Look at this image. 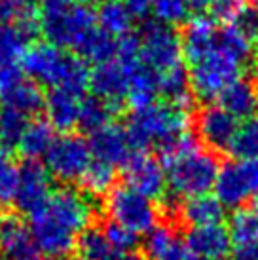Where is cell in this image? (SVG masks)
Listing matches in <instances>:
<instances>
[{
  "instance_id": "obj_11",
  "label": "cell",
  "mask_w": 258,
  "mask_h": 260,
  "mask_svg": "<svg viewBox=\"0 0 258 260\" xmlns=\"http://www.w3.org/2000/svg\"><path fill=\"white\" fill-rule=\"evenodd\" d=\"M29 230L44 260L69 258L78 245V236L55 222L44 209L30 215Z\"/></svg>"
},
{
  "instance_id": "obj_5",
  "label": "cell",
  "mask_w": 258,
  "mask_h": 260,
  "mask_svg": "<svg viewBox=\"0 0 258 260\" xmlns=\"http://www.w3.org/2000/svg\"><path fill=\"white\" fill-rule=\"evenodd\" d=\"M95 27V12L82 4H72L63 10H44L40 15V32L46 37V42L61 50H74Z\"/></svg>"
},
{
  "instance_id": "obj_51",
  "label": "cell",
  "mask_w": 258,
  "mask_h": 260,
  "mask_svg": "<svg viewBox=\"0 0 258 260\" xmlns=\"http://www.w3.org/2000/svg\"><path fill=\"white\" fill-rule=\"evenodd\" d=\"M95 2H99V0H76V4H82V6H93Z\"/></svg>"
},
{
  "instance_id": "obj_41",
  "label": "cell",
  "mask_w": 258,
  "mask_h": 260,
  "mask_svg": "<svg viewBox=\"0 0 258 260\" xmlns=\"http://www.w3.org/2000/svg\"><path fill=\"white\" fill-rule=\"evenodd\" d=\"M25 80L27 76L23 74L19 63H0V103Z\"/></svg>"
},
{
  "instance_id": "obj_45",
  "label": "cell",
  "mask_w": 258,
  "mask_h": 260,
  "mask_svg": "<svg viewBox=\"0 0 258 260\" xmlns=\"http://www.w3.org/2000/svg\"><path fill=\"white\" fill-rule=\"evenodd\" d=\"M123 4L127 8L129 15L133 17V21L135 19L143 21L152 14V0H123Z\"/></svg>"
},
{
  "instance_id": "obj_27",
  "label": "cell",
  "mask_w": 258,
  "mask_h": 260,
  "mask_svg": "<svg viewBox=\"0 0 258 260\" xmlns=\"http://www.w3.org/2000/svg\"><path fill=\"white\" fill-rule=\"evenodd\" d=\"M53 141H55V135L50 122L46 118H38L29 122L17 148L27 159H38L48 154Z\"/></svg>"
},
{
  "instance_id": "obj_54",
  "label": "cell",
  "mask_w": 258,
  "mask_h": 260,
  "mask_svg": "<svg viewBox=\"0 0 258 260\" xmlns=\"http://www.w3.org/2000/svg\"><path fill=\"white\" fill-rule=\"evenodd\" d=\"M114 2H123V0H114Z\"/></svg>"
},
{
  "instance_id": "obj_25",
  "label": "cell",
  "mask_w": 258,
  "mask_h": 260,
  "mask_svg": "<svg viewBox=\"0 0 258 260\" xmlns=\"http://www.w3.org/2000/svg\"><path fill=\"white\" fill-rule=\"evenodd\" d=\"M158 91L164 95L167 103L177 109L188 112L192 107L194 95L190 87V74L184 65L173 67L169 71L158 74Z\"/></svg>"
},
{
  "instance_id": "obj_30",
  "label": "cell",
  "mask_w": 258,
  "mask_h": 260,
  "mask_svg": "<svg viewBox=\"0 0 258 260\" xmlns=\"http://www.w3.org/2000/svg\"><path fill=\"white\" fill-rule=\"evenodd\" d=\"M118 110L112 109L110 105H107L105 101H101L93 95H87L80 99L78 107V125L84 131H87L89 135L99 131L101 127H105L112 122V116Z\"/></svg>"
},
{
  "instance_id": "obj_50",
  "label": "cell",
  "mask_w": 258,
  "mask_h": 260,
  "mask_svg": "<svg viewBox=\"0 0 258 260\" xmlns=\"http://www.w3.org/2000/svg\"><path fill=\"white\" fill-rule=\"evenodd\" d=\"M122 260H146V258H143V256H139V254H123L122 256Z\"/></svg>"
},
{
  "instance_id": "obj_20",
  "label": "cell",
  "mask_w": 258,
  "mask_h": 260,
  "mask_svg": "<svg viewBox=\"0 0 258 260\" xmlns=\"http://www.w3.org/2000/svg\"><path fill=\"white\" fill-rule=\"evenodd\" d=\"M184 241L201 260H226L232 251L228 226L224 224L190 228Z\"/></svg>"
},
{
  "instance_id": "obj_49",
  "label": "cell",
  "mask_w": 258,
  "mask_h": 260,
  "mask_svg": "<svg viewBox=\"0 0 258 260\" xmlns=\"http://www.w3.org/2000/svg\"><path fill=\"white\" fill-rule=\"evenodd\" d=\"M15 4H19V6H27V8H33V4L35 2H38V0H14Z\"/></svg>"
},
{
  "instance_id": "obj_37",
  "label": "cell",
  "mask_w": 258,
  "mask_h": 260,
  "mask_svg": "<svg viewBox=\"0 0 258 260\" xmlns=\"http://www.w3.org/2000/svg\"><path fill=\"white\" fill-rule=\"evenodd\" d=\"M186 0H152V15L164 25H179L188 17Z\"/></svg>"
},
{
  "instance_id": "obj_47",
  "label": "cell",
  "mask_w": 258,
  "mask_h": 260,
  "mask_svg": "<svg viewBox=\"0 0 258 260\" xmlns=\"http://www.w3.org/2000/svg\"><path fill=\"white\" fill-rule=\"evenodd\" d=\"M211 4H213V0H186L188 12L196 15H203L205 12H209Z\"/></svg>"
},
{
  "instance_id": "obj_15",
  "label": "cell",
  "mask_w": 258,
  "mask_h": 260,
  "mask_svg": "<svg viewBox=\"0 0 258 260\" xmlns=\"http://www.w3.org/2000/svg\"><path fill=\"white\" fill-rule=\"evenodd\" d=\"M87 145H89L93 159L112 167L123 166L129 156L133 154V148L129 145L127 133H125V125L114 122H110L108 125L101 127L99 131L91 133Z\"/></svg>"
},
{
  "instance_id": "obj_38",
  "label": "cell",
  "mask_w": 258,
  "mask_h": 260,
  "mask_svg": "<svg viewBox=\"0 0 258 260\" xmlns=\"http://www.w3.org/2000/svg\"><path fill=\"white\" fill-rule=\"evenodd\" d=\"M19 184V166L10 158L0 159V209L12 205Z\"/></svg>"
},
{
  "instance_id": "obj_33",
  "label": "cell",
  "mask_w": 258,
  "mask_h": 260,
  "mask_svg": "<svg viewBox=\"0 0 258 260\" xmlns=\"http://www.w3.org/2000/svg\"><path fill=\"white\" fill-rule=\"evenodd\" d=\"M228 152L241 161L258 158V118L245 120L237 125V131L230 143Z\"/></svg>"
},
{
  "instance_id": "obj_43",
  "label": "cell",
  "mask_w": 258,
  "mask_h": 260,
  "mask_svg": "<svg viewBox=\"0 0 258 260\" xmlns=\"http://www.w3.org/2000/svg\"><path fill=\"white\" fill-rule=\"evenodd\" d=\"M236 27L241 30L254 46H256L258 44V8L256 6H245L241 15L237 17Z\"/></svg>"
},
{
  "instance_id": "obj_36",
  "label": "cell",
  "mask_w": 258,
  "mask_h": 260,
  "mask_svg": "<svg viewBox=\"0 0 258 260\" xmlns=\"http://www.w3.org/2000/svg\"><path fill=\"white\" fill-rule=\"evenodd\" d=\"M29 125L27 116L10 109V107H0V145L6 148H15L21 141L23 133Z\"/></svg>"
},
{
  "instance_id": "obj_52",
  "label": "cell",
  "mask_w": 258,
  "mask_h": 260,
  "mask_svg": "<svg viewBox=\"0 0 258 260\" xmlns=\"http://www.w3.org/2000/svg\"><path fill=\"white\" fill-rule=\"evenodd\" d=\"M252 211L258 215V194H256V198H254V202H252Z\"/></svg>"
},
{
  "instance_id": "obj_26",
  "label": "cell",
  "mask_w": 258,
  "mask_h": 260,
  "mask_svg": "<svg viewBox=\"0 0 258 260\" xmlns=\"http://www.w3.org/2000/svg\"><path fill=\"white\" fill-rule=\"evenodd\" d=\"M76 57H80L84 63L101 65L116 59V38L107 35L105 30L95 27L89 35L84 37V40L74 48Z\"/></svg>"
},
{
  "instance_id": "obj_14",
  "label": "cell",
  "mask_w": 258,
  "mask_h": 260,
  "mask_svg": "<svg viewBox=\"0 0 258 260\" xmlns=\"http://www.w3.org/2000/svg\"><path fill=\"white\" fill-rule=\"evenodd\" d=\"M237 120L218 105H205L196 116V131L201 143L211 150H228L237 131Z\"/></svg>"
},
{
  "instance_id": "obj_53",
  "label": "cell",
  "mask_w": 258,
  "mask_h": 260,
  "mask_svg": "<svg viewBox=\"0 0 258 260\" xmlns=\"http://www.w3.org/2000/svg\"><path fill=\"white\" fill-rule=\"evenodd\" d=\"M245 2H249L251 6H256L258 8V0H245Z\"/></svg>"
},
{
  "instance_id": "obj_48",
  "label": "cell",
  "mask_w": 258,
  "mask_h": 260,
  "mask_svg": "<svg viewBox=\"0 0 258 260\" xmlns=\"http://www.w3.org/2000/svg\"><path fill=\"white\" fill-rule=\"evenodd\" d=\"M72 4H76V0H42L44 10H63Z\"/></svg>"
},
{
  "instance_id": "obj_44",
  "label": "cell",
  "mask_w": 258,
  "mask_h": 260,
  "mask_svg": "<svg viewBox=\"0 0 258 260\" xmlns=\"http://www.w3.org/2000/svg\"><path fill=\"white\" fill-rule=\"evenodd\" d=\"M27 6H19L14 0H0V27L2 25H14Z\"/></svg>"
},
{
  "instance_id": "obj_42",
  "label": "cell",
  "mask_w": 258,
  "mask_h": 260,
  "mask_svg": "<svg viewBox=\"0 0 258 260\" xmlns=\"http://www.w3.org/2000/svg\"><path fill=\"white\" fill-rule=\"evenodd\" d=\"M141 57V38L135 32H129L122 38H116V61L127 63Z\"/></svg>"
},
{
  "instance_id": "obj_39",
  "label": "cell",
  "mask_w": 258,
  "mask_h": 260,
  "mask_svg": "<svg viewBox=\"0 0 258 260\" xmlns=\"http://www.w3.org/2000/svg\"><path fill=\"white\" fill-rule=\"evenodd\" d=\"M103 234H105L108 243L112 245V249L120 254H131L139 245V236L135 232L127 230V228H123V226L112 222V220H108L105 224Z\"/></svg>"
},
{
  "instance_id": "obj_13",
  "label": "cell",
  "mask_w": 258,
  "mask_h": 260,
  "mask_svg": "<svg viewBox=\"0 0 258 260\" xmlns=\"http://www.w3.org/2000/svg\"><path fill=\"white\" fill-rule=\"evenodd\" d=\"M0 256L2 260H44L29 226L14 213L0 215Z\"/></svg>"
},
{
  "instance_id": "obj_32",
  "label": "cell",
  "mask_w": 258,
  "mask_h": 260,
  "mask_svg": "<svg viewBox=\"0 0 258 260\" xmlns=\"http://www.w3.org/2000/svg\"><path fill=\"white\" fill-rule=\"evenodd\" d=\"M78 251L80 258L84 260H122L123 254L116 253L112 245L107 241L105 234L101 228L89 226L78 236Z\"/></svg>"
},
{
  "instance_id": "obj_6",
  "label": "cell",
  "mask_w": 258,
  "mask_h": 260,
  "mask_svg": "<svg viewBox=\"0 0 258 260\" xmlns=\"http://www.w3.org/2000/svg\"><path fill=\"white\" fill-rule=\"evenodd\" d=\"M105 211L112 222L135 232L137 236L152 232L159 220V209L156 203L125 184L114 186L108 192Z\"/></svg>"
},
{
  "instance_id": "obj_46",
  "label": "cell",
  "mask_w": 258,
  "mask_h": 260,
  "mask_svg": "<svg viewBox=\"0 0 258 260\" xmlns=\"http://www.w3.org/2000/svg\"><path fill=\"white\" fill-rule=\"evenodd\" d=\"M241 164V169H243L245 177L249 181V186H251L252 194H258V158L254 159H247V161H239Z\"/></svg>"
},
{
  "instance_id": "obj_55",
  "label": "cell",
  "mask_w": 258,
  "mask_h": 260,
  "mask_svg": "<svg viewBox=\"0 0 258 260\" xmlns=\"http://www.w3.org/2000/svg\"><path fill=\"white\" fill-rule=\"evenodd\" d=\"M72 260H84V258H72Z\"/></svg>"
},
{
  "instance_id": "obj_8",
  "label": "cell",
  "mask_w": 258,
  "mask_h": 260,
  "mask_svg": "<svg viewBox=\"0 0 258 260\" xmlns=\"http://www.w3.org/2000/svg\"><path fill=\"white\" fill-rule=\"evenodd\" d=\"M141 59L154 73H165L173 67L182 65L180 32L171 25L159 21H146L141 29Z\"/></svg>"
},
{
  "instance_id": "obj_29",
  "label": "cell",
  "mask_w": 258,
  "mask_h": 260,
  "mask_svg": "<svg viewBox=\"0 0 258 260\" xmlns=\"http://www.w3.org/2000/svg\"><path fill=\"white\" fill-rule=\"evenodd\" d=\"M216 48L236 59L239 65H249L254 59V44L245 37L236 25L220 27L216 32Z\"/></svg>"
},
{
  "instance_id": "obj_12",
  "label": "cell",
  "mask_w": 258,
  "mask_h": 260,
  "mask_svg": "<svg viewBox=\"0 0 258 260\" xmlns=\"http://www.w3.org/2000/svg\"><path fill=\"white\" fill-rule=\"evenodd\" d=\"M50 196L51 177L46 166L38 159H27L19 167V184L14 200L15 207L30 217L40 207H44Z\"/></svg>"
},
{
  "instance_id": "obj_3",
  "label": "cell",
  "mask_w": 258,
  "mask_h": 260,
  "mask_svg": "<svg viewBox=\"0 0 258 260\" xmlns=\"http://www.w3.org/2000/svg\"><path fill=\"white\" fill-rule=\"evenodd\" d=\"M167 177L169 194L175 198H194L209 194L218 175V159L213 152L201 148L198 143L173 158L162 161Z\"/></svg>"
},
{
  "instance_id": "obj_40",
  "label": "cell",
  "mask_w": 258,
  "mask_h": 260,
  "mask_svg": "<svg viewBox=\"0 0 258 260\" xmlns=\"http://www.w3.org/2000/svg\"><path fill=\"white\" fill-rule=\"evenodd\" d=\"M245 0H213V4L209 8V15L215 23L226 25H236L237 17L245 10Z\"/></svg>"
},
{
  "instance_id": "obj_34",
  "label": "cell",
  "mask_w": 258,
  "mask_h": 260,
  "mask_svg": "<svg viewBox=\"0 0 258 260\" xmlns=\"http://www.w3.org/2000/svg\"><path fill=\"white\" fill-rule=\"evenodd\" d=\"M114 181H116L114 167L93 159L87 166L86 173L82 175L80 184H82V188L89 196H107L114 188Z\"/></svg>"
},
{
  "instance_id": "obj_2",
  "label": "cell",
  "mask_w": 258,
  "mask_h": 260,
  "mask_svg": "<svg viewBox=\"0 0 258 260\" xmlns=\"http://www.w3.org/2000/svg\"><path fill=\"white\" fill-rule=\"evenodd\" d=\"M125 133L133 150H159L173 139L188 133V112L169 103H152L129 114Z\"/></svg>"
},
{
  "instance_id": "obj_9",
  "label": "cell",
  "mask_w": 258,
  "mask_h": 260,
  "mask_svg": "<svg viewBox=\"0 0 258 260\" xmlns=\"http://www.w3.org/2000/svg\"><path fill=\"white\" fill-rule=\"evenodd\" d=\"M40 209H44L55 222L76 236H80L82 232L91 226L95 213L89 198L69 186L53 190L48 202L44 203V207Z\"/></svg>"
},
{
  "instance_id": "obj_16",
  "label": "cell",
  "mask_w": 258,
  "mask_h": 260,
  "mask_svg": "<svg viewBox=\"0 0 258 260\" xmlns=\"http://www.w3.org/2000/svg\"><path fill=\"white\" fill-rule=\"evenodd\" d=\"M91 95L110 105L112 109H120L127 99V78L122 65L118 61H108L95 65L89 71V87Z\"/></svg>"
},
{
  "instance_id": "obj_28",
  "label": "cell",
  "mask_w": 258,
  "mask_h": 260,
  "mask_svg": "<svg viewBox=\"0 0 258 260\" xmlns=\"http://www.w3.org/2000/svg\"><path fill=\"white\" fill-rule=\"evenodd\" d=\"M95 17H97V27L114 38H122L129 35L131 27H133V17L129 15L123 2L105 0L99 6V10L95 12Z\"/></svg>"
},
{
  "instance_id": "obj_10",
  "label": "cell",
  "mask_w": 258,
  "mask_h": 260,
  "mask_svg": "<svg viewBox=\"0 0 258 260\" xmlns=\"http://www.w3.org/2000/svg\"><path fill=\"white\" fill-rule=\"evenodd\" d=\"M122 167L125 186L133 188L152 202L164 198L167 190V177L158 158L148 152H133Z\"/></svg>"
},
{
  "instance_id": "obj_4",
  "label": "cell",
  "mask_w": 258,
  "mask_h": 260,
  "mask_svg": "<svg viewBox=\"0 0 258 260\" xmlns=\"http://www.w3.org/2000/svg\"><path fill=\"white\" fill-rule=\"evenodd\" d=\"M190 67L192 69L188 74H190L192 95L205 101L207 105L218 99L230 84L241 78V71H243V65H239L236 59H232L216 46L205 57H201L198 63Z\"/></svg>"
},
{
  "instance_id": "obj_35",
  "label": "cell",
  "mask_w": 258,
  "mask_h": 260,
  "mask_svg": "<svg viewBox=\"0 0 258 260\" xmlns=\"http://www.w3.org/2000/svg\"><path fill=\"white\" fill-rule=\"evenodd\" d=\"M33 44L17 25L0 27V63H19L23 51Z\"/></svg>"
},
{
  "instance_id": "obj_22",
  "label": "cell",
  "mask_w": 258,
  "mask_h": 260,
  "mask_svg": "<svg viewBox=\"0 0 258 260\" xmlns=\"http://www.w3.org/2000/svg\"><path fill=\"white\" fill-rule=\"evenodd\" d=\"M218 107H222L237 122L251 120L258 110V89L251 80L239 78L230 84L218 97Z\"/></svg>"
},
{
  "instance_id": "obj_1",
  "label": "cell",
  "mask_w": 258,
  "mask_h": 260,
  "mask_svg": "<svg viewBox=\"0 0 258 260\" xmlns=\"http://www.w3.org/2000/svg\"><path fill=\"white\" fill-rule=\"evenodd\" d=\"M23 74L38 86L63 89L82 99L89 87V67L50 42H33L19 59Z\"/></svg>"
},
{
  "instance_id": "obj_23",
  "label": "cell",
  "mask_w": 258,
  "mask_h": 260,
  "mask_svg": "<svg viewBox=\"0 0 258 260\" xmlns=\"http://www.w3.org/2000/svg\"><path fill=\"white\" fill-rule=\"evenodd\" d=\"M179 215L184 224L192 228H200V226H211V224H222L226 209L215 198V194H201L188 198L184 203H180Z\"/></svg>"
},
{
  "instance_id": "obj_24",
  "label": "cell",
  "mask_w": 258,
  "mask_h": 260,
  "mask_svg": "<svg viewBox=\"0 0 258 260\" xmlns=\"http://www.w3.org/2000/svg\"><path fill=\"white\" fill-rule=\"evenodd\" d=\"M78 97L67 93L63 89H50L44 101L46 120L50 122L53 129L67 133L78 125Z\"/></svg>"
},
{
  "instance_id": "obj_19",
  "label": "cell",
  "mask_w": 258,
  "mask_h": 260,
  "mask_svg": "<svg viewBox=\"0 0 258 260\" xmlns=\"http://www.w3.org/2000/svg\"><path fill=\"white\" fill-rule=\"evenodd\" d=\"M216 32H218V29H216L215 21L211 17L194 15L180 32L182 57L186 59L190 65L198 63L201 57L207 55L209 51L215 50Z\"/></svg>"
},
{
  "instance_id": "obj_31",
  "label": "cell",
  "mask_w": 258,
  "mask_h": 260,
  "mask_svg": "<svg viewBox=\"0 0 258 260\" xmlns=\"http://www.w3.org/2000/svg\"><path fill=\"white\" fill-rule=\"evenodd\" d=\"M232 247H254L258 245V215L252 209H237L228 224Z\"/></svg>"
},
{
  "instance_id": "obj_7",
  "label": "cell",
  "mask_w": 258,
  "mask_h": 260,
  "mask_svg": "<svg viewBox=\"0 0 258 260\" xmlns=\"http://www.w3.org/2000/svg\"><path fill=\"white\" fill-rule=\"evenodd\" d=\"M93 161L89 145L84 137L64 133L61 137H55L53 145L46 154V169L51 179L63 182V184H72L80 182L82 175L86 173L87 166Z\"/></svg>"
},
{
  "instance_id": "obj_17",
  "label": "cell",
  "mask_w": 258,
  "mask_h": 260,
  "mask_svg": "<svg viewBox=\"0 0 258 260\" xmlns=\"http://www.w3.org/2000/svg\"><path fill=\"white\" fill-rule=\"evenodd\" d=\"M127 78V103L133 110L144 109L152 103H156L158 91V73H154L150 67L143 63V59L137 57L127 63H120Z\"/></svg>"
},
{
  "instance_id": "obj_18",
  "label": "cell",
  "mask_w": 258,
  "mask_h": 260,
  "mask_svg": "<svg viewBox=\"0 0 258 260\" xmlns=\"http://www.w3.org/2000/svg\"><path fill=\"white\" fill-rule=\"evenodd\" d=\"M213 192H215L216 200L222 203L224 209L226 207L236 211L241 209L243 203L252 198V190L249 186L243 169H241V164H236V161L224 164L218 169Z\"/></svg>"
},
{
  "instance_id": "obj_21",
  "label": "cell",
  "mask_w": 258,
  "mask_h": 260,
  "mask_svg": "<svg viewBox=\"0 0 258 260\" xmlns=\"http://www.w3.org/2000/svg\"><path fill=\"white\" fill-rule=\"evenodd\" d=\"M144 253L148 260H201L167 224L156 226L146 234Z\"/></svg>"
}]
</instances>
